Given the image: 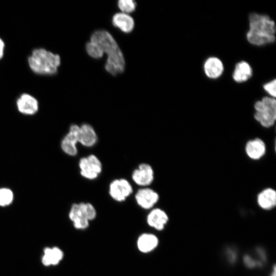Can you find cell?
<instances>
[{
  "mask_svg": "<svg viewBox=\"0 0 276 276\" xmlns=\"http://www.w3.org/2000/svg\"><path fill=\"white\" fill-rule=\"evenodd\" d=\"M156 236L152 234H145L141 235L137 240V247L140 251L148 252L153 250L158 245Z\"/></svg>",
  "mask_w": 276,
  "mask_h": 276,
  "instance_id": "cell-18",
  "label": "cell"
},
{
  "mask_svg": "<svg viewBox=\"0 0 276 276\" xmlns=\"http://www.w3.org/2000/svg\"><path fill=\"white\" fill-rule=\"evenodd\" d=\"M80 203L87 219L89 221L94 219L96 216V211L93 204L88 202H81Z\"/></svg>",
  "mask_w": 276,
  "mask_h": 276,
  "instance_id": "cell-25",
  "label": "cell"
},
{
  "mask_svg": "<svg viewBox=\"0 0 276 276\" xmlns=\"http://www.w3.org/2000/svg\"><path fill=\"white\" fill-rule=\"evenodd\" d=\"M168 220L167 213L159 208L153 209L147 217L148 224L157 230L163 229Z\"/></svg>",
  "mask_w": 276,
  "mask_h": 276,
  "instance_id": "cell-13",
  "label": "cell"
},
{
  "mask_svg": "<svg viewBox=\"0 0 276 276\" xmlns=\"http://www.w3.org/2000/svg\"><path fill=\"white\" fill-rule=\"evenodd\" d=\"M204 72L206 76L211 78L219 77L223 71V65L220 59L216 57H210L204 65Z\"/></svg>",
  "mask_w": 276,
  "mask_h": 276,
  "instance_id": "cell-16",
  "label": "cell"
},
{
  "mask_svg": "<svg viewBox=\"0 0 276 276\" xmlns=\"http://www.w3.org/2000/svg\"><path fill=\"white\" fill-rule=\"evenodd\" d=\"M85 48L87 54L94 58H100L103 55L104 53L102 49L98 44L93 42H87Z\"/></svg>",
  "mask_w": 276,
  "mask_h": 276,
  "instance_id": "cell-22",
  "label": "cell"
},
{
  "mask_svg": "<svg viewBox=\"0 0 276 276\" xmlns=\"http://www.w3.org/2000/svg\"><path fill=\"white\" fill-rule=\"evenodd\" d=\"M275 266L274 265L270 276H275Z\"/></svg>",
  "mask_w": 276,
  "mask_h": 276,
  "instance_id": "cell-28",
  "label": "cell"
},
{
  "mask_svg": "<svg viewBox=\"0 0 276 276\" xmlns=\"http://www.w3.org/2000/svg\"><path fill=\"white\" fill-rule=\"evenodd\" d=\"M249 29L246 37L250 43L261 45L274 41L275 24L268 16L251 13L249 16Z\"/></svg>",
  "mask_w": 276,
  "mask_h": 276,
  "instance_id": "cell-2",
  "label": "cell"
},
{
  "mask_svg": "<svg viewBox=\"0 0 276 276\" xmlns=\"http://www.w3.org/2000/svg\"><path fill=\"white\" fill-rule=\"evenodd\" d=\"M86 157L93 170L99 175L102 169V164L100 159L94 154L89 155Z\"/></svg>",
  "mask_w": 276,
  "mask_h": 276,
  "instance_id": "cell-24",
  "label": "cell"
},
{
  "mask_svg": "<svg viewBox=\"0 0 276 276\" xmlns=\"http://www.w3.org/2000/svg\"><path fill=\"white\" fill-rule=\"evenodd\" d=\"M5 44L4 40L0 37V60L3 57L4 54Z\"/></svg>",
  "mask_w": 276,
  "mask_h": 276,
  "instance_id": "cell-27",
  "label": "cell"
},
{
  "mask_svg": "<svg viewBox=\"0 0 276 276\" xmlns=\"http://www.w3.org/2000/svg\"><path fill=\"white\" fill-rule=\"evenodd\" d=\"M257 203L260 208L264 210H269L276 205V192L272 188H266L259 193L257 196Z\"/></svg>",
  "mask_w": 276,
  "mask_h": 276,
  "instance_id": "cell-12",
  "label": "cell"
},
{
  "mask_svg": "<svg viewBox=\"0 0 276 276\" xmlns=\"http://www.w3.org/2000/svg\"><path fill=\"white\" fill-rule=\"evenodd\" d=\"M245 149L247 155L250 159L258 160L265 155L266 145L261 139L257 138L248 141Z\"/></svg>",
  "mask_w": 276,
  "mask_h": 276,
  "instance_id": "cell-10",
  "label": "cell"
},
{
  "mask_svg": "<svg viewBox=\"0 0 276 276\" xmlns=\"http://www.w3.org/2000/svg\"><path fill=\"white\" fill-rule=\"evenodd\" d=\"M79 167L80 174L83 177L90 180L98 177L99 175L91 169L87 157H83L80 159Z\"/></svg>",
  "mask_w": 276,
  "mask_h": 276,
  "instance_id": "cell-20",
  "label": "cell"
},
{
  "mask_svg": "<svg viewBox=\"0 0 276 276\" xmlns=\"http://www.w3.org/2000/svg\"><path fill=\"white\" fill-rule=\"evenodd\" d=\"M254 118L265 128L272 126L276 120V101L274 98L265 97L257 101L254 106Z\"/></svg>",
  "mask_w": 276,
  "mask_h": 276,
  "instance_id": "cell-4",
  "label": "cell"
},
{
  "mask_svg": "<svg viewBox=\"0 0 276 276\" xmlns=\"http://www.w3.org/2000/svg\"><path fill=\"white\" fill-rule=\"evenodd\" d=\"M154 171L148 164L142 163L137 168L133 170L132 179L137 185L146 187L150 185L154 180Z\"/></svg>",
  "mask_w": 276,
  "mask_h": 276,
  "instance_id": "cell-7",
  "label": "cell"
},
{
  "mask_svg": "<svg viewBox=\"0 0 276 276\" xmlns=\"http://www.w3.org/2000/svg\"><path fill=\"white\" fill-rule=\"evenodd\" d=\"M31 70L40 75L55 74L61 64V58L58 54L44 48H36L32 51L28 58Z\"/></svg>",
  "mask_w": 276,
  "mask_h": 276,
  "instance_id": "cell-3",
  "label": "cell"
},
{
  "mask_svg": "<svg viewBox=\"0 0 276 276\" xmlns=\"http://www.w3.org/2000/svg\"><path fill=\"white\" fill-rule=\"evenodd\" d=\"M136 3L132 0H120L118 2V6L122 12L129 13L133 12L136 8Z\"/></svg>",
  "mask_w": 276,
  "mask_h": 276,
  "instance_id": "cell-23",
  "label": "cell"
},
{
  "mask_svg": "<svg viewBox=\"0 0 276 276\" xmlns=\"http://www.w3.org/2000/svg\"><path fill=\"white\" fill-rule=\"evenodd\" d=\"M276 80L274 79L264 85L265 90L274 98L276 96Z\"/></svg>",
  "mask_w": 276,
  "mask_h": 276,
  "instance_id": "cell-26",
  "label": "cell"
},
{
  "mask_svg": "<svg viewBox=\"0 0 276 276\" xmlns=\"http://www.w3.org/2000/svg\"><path fill=\"white\" fill-rule=\"evenodd\" d=\"M80 129V126L72 124L70 127L67 133L61 140L60 147L66 154L72 156L77 155V145L79 143Z\"/></svg>",
  "mask_w": 276,
  "mask_h": 276,
  "instance_id": "cell-5",
  "label": "cell"
},
{
  "mask_svg": "<svg viewBox=\"0 0 276 276\" xmlns=\"http://www.w3.org/2000/svg\"><path fill=\"white\" fill-rule=\"evenodd\" d=\"M90 41L98 44L103 53L107 55L105 70L112 75L122 73L125 68V59L123 53L112 36L103 30L94 32Z\"/></svg>",
  "mask_w": 276,
  "mask_h": 276,
  "instance_id": "cell-1",
  "label": "cell"
},
{
  "mask_svg": "<svg viewBox=\"0 0 276 276\" xmlns=\"http://www.w3.org/2000/svg\"><path fill=\"white\" fill-rule=\"evenodd\" d=\"M112 22L115 27L126 33L131 32L134 26L133 18L123 12L116 13L112 16Z\"/></svg>",
  "mask_w": 276,
  "mask_h": 276,
  "instance_id": "cell-14",
  "label": "cell"
},
{
  "mask_svg": "<svg viewBox=\"0 0 276 276\" xmlns=\"http://www.w3.org/2000/svg\"><path fill=\"white\" fill-rule=\"evenodd\" d=\"M135 198L137 203L142 208H152L158 201L159 195L154 190L143 187L137 190Z\"/></svg>",
  "mask_w": 276,
  "mask_h": 276,
  "instance_id": "cell-9",
  "label": "cell"
},
{
  "mask_svg": "<svg viewBox=\"0 0 276 276\" xmlns=\"http://www.w3.org/2000/svg\"><path fill=\"white\" fill-rule=\"evenodd\" d=\"M69 217L76 228L84 229L88 226L89 220L85 216L80 203L72 205Z\"/></svg>",
  "mask_w": 276,
  "mask_h": 276,
  "instance_id": "cell-15",
  "label": "cell"
},
{
  "mask_svg": "<svg viewBox=\"0 0 276 276\" xmlns=\"http://www.w3.org/2000/svg\"><path fill=\"white\" fill-rule=\"evenodd\" d=\"M18 111L22 114L32 116L39 109V102L37 99L28 93L21 94L16 102Z\"/></svg>",
  "mask_w": 276,
  "mask_h": 276,
  "instance_id": "cell-8",
  "label": "cell"
},
{
  "mask_svg": "<svg viewBox=\"0 0 276 276\" xmlns=\"http://www.w3.org/2000/svg\"><path fill=\"white\" fill-rule=\"evenodd\" d=\"M80 127L79 143L86 147L94 146L97 142L98 137L93 127L88 124H83Z\"/></svg>",
  "mask_w": 276,
  "mask_h": 276,
  "instance_id": "cell-11",
  "label": "cell"
},
{
  "mask_svg": "<svg viewBox=\"0 0 276 276\" xmlns=\"http://www.w3.org/2000/svg\"><path fill=\"white\" fill-rule=\"evenodd\" d=\"M14 199V193L11 189L0 188V206H6L11 204Z\"/></svg>",
  "mask_w": 276,
  "mask_h": 276,
  "instance_id": "cell-21",
  "label": "cell"
},
{
  "mask_svg": "<svg viewBox=\"0 0 276 276\" xmlns=\"http://www.w3.org/2000/svg\"><path fill=\"white\" fill-rule=\"evenodd\" d=\"M63 253L61 249L56 247H47L44 249V255L42 262L45 266L57 265L62 260Z\"/></svg>",
  "mask_w": 276,
  "mask_h": 276,
  "instance_id": "cell-17",
  "label": "cell"
},
{
  "mask_svg": "<svg viewBox=\"0 0 276 276\" xmlns=\"http://www.w3.org/2000/svg\"><path fill=\"white\" fill-rule=\"evenodd\" d=\"M133 192L130 182L125 178L112 180L109 186V194L112 199L118 201H124Z\"/></svg>",
  "mask_w": 276,
  "mask_h": 276,
  "instance_id": "cell-6",
  "label": "cell"
},
{
  "mask_svg": "<svg viewBox=\"0 0 276 276\" xmlns=\"http://www.w3.org/2000/svg\"><path fill=\"white\" fill-rule=\"evenodd\" d=\"M252 75V70L248 63L241 61L238 63L235 67L233 77L237 82H244Z\"/></svg>",
  "mask_w": 276,
  "mask_h": 276,
  "instance_id": "cell-19",
  "label": "cell"
}]
</instances>
